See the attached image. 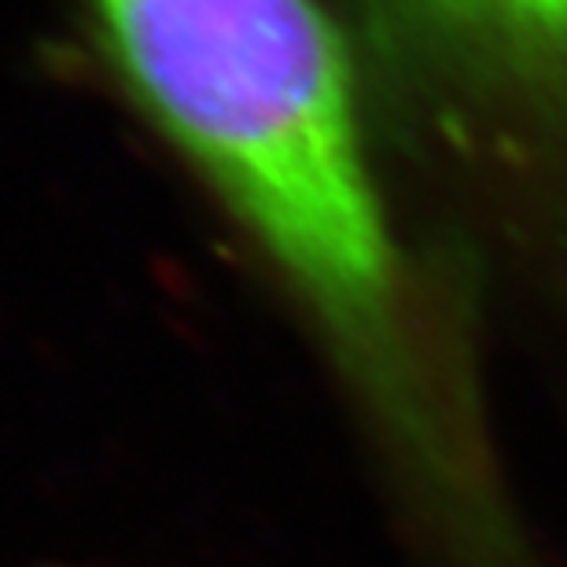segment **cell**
Wrapping results in <instances>:
<instances>
[{"mask_svg": "<svg viewBox=\"0 0 567 567\" xmlns=\"http://www.w3.org/2000/svg\"><path fill=\"white\" fill-rule=\"evenodd\" d=\"M166 141L324 339L427 567H549L513 480L480 313L399 229L321 0H89Z\"/></svg>", "mask_w": 567, "mask_h": 567, "instance_id": "obj_1", "label": "cell"}, {"mask_svg": "<svg viewBox=\"0 0 567 567\" xmlns=\"http://www.w3.org/2000/svg\"><path fill=\"white\" fill-rule=\"evenodd\" d=\"M483 258L567 291V0H377Z\"/></svg>", "mask_w": 567, "mask_h": 567, "instance_id": "obj_2", "label": "cell"}]
</instances>
